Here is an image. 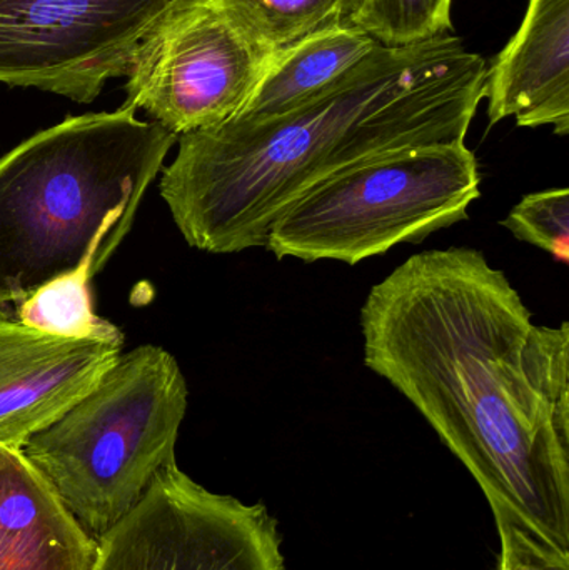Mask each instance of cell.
Returning <instances> with one entry per match:
<instances>
[{"label": "cell", "mask_w": 569, "mask_h": 570, "mask_svg": "<svg viewBox=\"0 0 569 570\" xmlns=\"http://www.w3.org/2000/svg\"><path fill=\"white\" fill-rule=\"evenodd\" d=\"M364 365L390 382L490 502L569 552V324H534L481 250L414 254L361 307Z\"/></svg>", "instance_id": "obj_1"}, {"label": "cell", "mask_w": 569, "mask_h": 570, "mask_svg": "<svg viewBox=\"0 0 569 570\" xmlns=\"http://www.w3.org/2000/svg\"><path fill=\"white\" fill-rule=\"evenodd\" d=\"M487 72L453 33L380 43L290 112L180 136L160 196L194 249L264 247L277 217L334 174L393 150L467 140Z\"/></svg>", "instance_id": "obj_2"}, {"label": "cell", "mask_w": 569, "mask_h": 570, "mask_svg": "<svg viewBox=\"0 0 569 570\" xmlns=\"http://www.w3.org/2000/svg\"><path fill=\"white\" fill-rule=\"evenodd\" d=\"M177 139L124 106L67 117L0 157V308L60 277H96Z\"/></svg>", "instance_id": "obj_3"}, {"label": "cell", "mask_w": 569, "mask_h": 570, "mask_svg": "<svg viewBox=\"0 0 569 570\" xmlns=\"http://www.w3.org/2000/svg\"><path fill=\"white\" fill-rule=\"evenodd\" d=\"M187 384L176 358L140 345L114 362L56 422L27 441V461L96 541L177 464Z\"/></svg>", "instance_id": "obj_4"}, {"label": "cell", "mask_w": 569, "mask_h": 570, "mask_svg": "<svg viewBox=\"0 0 569 570\" xmlns=\"http://www.w3.org/2000/svg\"><path fill=\"white\" fill-rule=\"evenodd\" d=\"M480 187L467 140L393 150L317 184L277 217L264 247L279 261L356 266L467 220Z\"/></svg>", "instance_id": "obj_5"}, {"label": "cell", "mask_w": 569, "mask_h": 570, "mask_svg": "<svg viewBox=\"0 0 569 570\" xmlns=\"http://www.w3.org/2000/svg\"><path fill=\"white\" fill-rule=\"evenodd\" d=\"M277 53L220 0H183L137 43L124 106L177 137L213 129L244 109Z\"/></svg>", "instance_id": "obj_6"}, {"label": "cell", "mask_w": 569, "mask_h": 570, "mask_svg": "<svg viewBox=\"0 0 569 570\" xmlns=\"http://www.w3.org/2000/svg\"><path fill=\"white\" fill-rule=\"evenodd\" d=\"M92 570H286L277 524L263 504L214 494L177 464L99 539Z\"/></svg>", "instance_id": "obj_7"}, {"label": "cell", "mask_w": 569, "mask_h": 570, "mask_svg": "<svg viewBox=\"0 0 569 570\" xmlns=\"http://www.w3.org/2000/svg\"><path fill=\"white\" fill-rule=\"evenodd\" d=\"M183 0H0V82L76 102L126 77L147 30Z\"/></svg>", "instance_id": "obj_8"}, {"label": "cell", "mask_w": 569, "mask_h": 570, "mask_svg": "<svg viewBox=\"0 0 569 570\" xmlns=\"http://www.w3.org/2000/svg\"><path fill=\"white\" fill-rule=\"evenodd\" d=\"M122 345L46 334L0 308V448L22 449L69 411L112 367Z\"/></svg>", "instance_id": "obj_9"}, {"label": "cell", "mask_w": 569, "mask_h": 570, "mask_svg": "<svg viewBox=\"0 0 569 570\" xmlns=\"http://www.w3.org/2000/svg\"><path fill=\"white\" fill-rule=\"evenodd\" d=\"M490 126L517 119L520 127L569 132V0H530L523 22L488 67Z\"/></svg>", "instance_id": "obj_10"}, {"label": "cell", "mask_w": 569, "mask_h": 570, "mask_svg": "<svg viewBox=\"0 0 569 570\" xmlns=\"http://www.w3.org/2000/svg\"><path fill=\"white\" fill-rule=\"evenodd\" d=\"M97 556L22 449L0 448V570H92Z\"/></svg>", "instance_id": "obj_11"}, {"label": "cell", "mask_w": 569, "mask_h": 570, "mask_svg": "<svg viewBox=\"0 0 569 570\" xmlns=\"http://www.w3.org/2000/svg\"><path fill=\"white\" fill-rule=\"evenodd\" d=\"M380 43L354 23L331 27L281 50L234 119L263 120L290 112L336 82Z\"/></svg>", "instance_id": "obj_12"}, {"label": "cell", "mask_w": 569, "mask_h": 570, "mask_svg": "<svg viewBox=\"0 0 569 570\" xmlns=\"http://www.w3.org/2000/svg\"><path fill=\"white\" fill-rule=\"evenodd\" d=\"M274 52L331 27L353 23L363 0H220Z\"/></svg>", "instance_id": "obj_13"}, {"label": "cell", "mask_w": 569, "mask_h": 570, "mask_svg": "<svg viewBox=\"0 0 569 570\" xmlns=\"http://www.w3.org/2000/svg\"><path fill=\"white\" fill-rule=\"evenodd\" d=\"M90 281L86 274H73L43 285L17 305V321L59 337L124 344L122 331L94 312Z\"/></svg>", "instance_id": "obj_14"}, {"label": "cell", "mask_w": 569, "mask_h": 570, "mask_svg": "<svg viewBox=\"0 0 569 570\" xmlns=\"http://www.w3.org/2000/svg\"><path fill=\"white\" fill-rule=\"evenodd\" d=\"M453 0H363L354 26L384 47H404L453 29Z\"/></svg>", "instance_id": "obj_15"}, {"label": "cell", "mask_w": 569, "mask_h": 570, "mask_svg": "<svg viewBox=\"0 0 569 570\" xmlns=\"http://www.w3.org/2000/svg\"><path fill=\"white\" fill-rule=\"evenodd\" d=\"M521 243L551 254L558 263L569 259V190H540L528 194L501 220Z\"/></svg>", "instance_id": "obj_16"}, {"label": "cell", "mask_w": 569, "mask_h": 570, "mask_svg": "<svg viewBox=\"0 0 569 570\" xmlns=\"http://www.w3.org/2000/svg\"><path fill=\"white\" fill-rule=\"evenodd\" d=\"M500 534V570H569V552L555 548L508 512L493 511Z\"/></svg>", "instance_id": "obj_17"}]
</instances>
